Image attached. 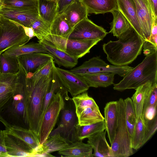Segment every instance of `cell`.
<instances>
[{
	"label": "cell",
	"instance_id": "cell-41",
	"mask_svg": "<svg viewBox=\"0 0 157 157\" xmlns=\"http://www.w3.org/2000/svg\"><path fill=\"white\" fill-rule=\"evenodd\" d=\"M0 64L1 72L3 73H15L19 71L17 59L6 58L2 53L0 55Z\"/></svg>",
	"mask_w": 157,
	"mask_h": 157
},
{
	"label": "cell",
	"instance_id": "cell-35",
	"mask_svg": "<svg viewBox=\"0 0 157 157\" xmlns=\"http://www.w3.org/2000/svg\"><path fill=\"white\" fill-rule=\"evenodd\" d=\"M145 130L146 126L142 115L137 118L131 136V144L133 149L137 150L142 146Z\"/></svg>",
	"mask_w": 157,
	"mask_h": 157
},
{
	"label": "cell",
	"instance_id": "cell-2",
	"mask_svg": "<svg viewBox=\"0 0 157 157\" xmlns=\"http://www.w3.org/2000/svg\"><path fill=\"white\" fill-rule=\"evenodd\" d=\"M26 75L20 72L12 94L0 109V121L6 126H15L29 129L26 111Z\"/></svg>",
	"mask_w": 157,
	"mask_h": 157
},
{
	"label": "cell",
	"instance_id": "cell-40",
	"mask_svg": "<svg viewBox=\"0 0 157 157\" xmlns=\"http://www.w3.org/2000/svg\"><path fill=\"white\" fill-rule=\"evenodd\" d=\"M51 25L39 17L33 22L30 27L33 29L35 36L40 40L50 34Z\"/></svg>",
	"mask_w": 157,
	"mask_h": 157
},
{
	"label": "cell",
	"instance_id": "cell-42",
	"mask_svg": "<svg viewBox=\"0 0 157 157\" xmlns=\"http://www.w3.org/2000/svg\"><path fill=\"white\" fill-rule=\"evenodd\" d=\"M157 106V83H154L145 100L142 112Z\"/></svg>",
	"mask_w": 157,
	"mask_h": 157
},
{
	"label": "cell",
	"instance_id": "cell-22",
	"mask_svg": "<svg viewBox=\"0 0 157 157\" xmlns=\"http://www.w3.org/2000/svg\"><path fill=\"white\" fill-rule=\"evenodd\" d=\"M118 10L129 23L131 27L142 39V34L137 19L134 0H117Z\"/></svg>",
	"mask_w": 157,
	"mask_h": 157
},
{
	"label": "cell",
	"instance_id": "cell-27",
	"mask_svg": "<svg viewBox=\"0 0 157 157\" xmlns=\"http://www.w3.org/2000/svg\"><path fill=\"white\" fill-rule=\"evenodd\" d=\"M81 1L86 7L88 14H104L118 9L117 0Z\"/></svg>",
	"mask_w": 157,
	"mask_h": 157
},
{
	"label": "cell",
	"instance_id": "cell-45",
	"mask_svg": "<svg viewBox=\"0 0 157 157\" xmlns=\"http://www.w3.org/2000/svg\"><path fill=\"white\" fill-rule=\"evenodd\" d=\"M0 157H8L5 145L3 131L0 130Z\"/></svg>",
	"mask_w": 157,
	"mask_h": 157
},
{
	"label": "cell",
	"instance_id": "cell-12",
	"mask_svg": "<svg viewBox=\"0 0 157 157\" xmlns=\"http://www.w3.org/2000/svg\"><path fill=\"white\" fill-rule=\"evenodd\" d=\"M136 15L142 34V39L147 41L150 37L154 15L149 0H134Z\"/></svg>",
	"mask_w": 157,
	"mask_h": 157
},
{
	"label": "cell",
	"instance_id": "cell-8",
	"mask_svg": "<svg viewBox=\"0 0 157 157\" xmlns=\"http://www.w3.org/2000/svg\"><path fill=\"white\" fill-rule=\"evenodd\" d=\"M29 40L22 25L0 15V53L12 47L24 45Z\"/></svg>",
	"mask_w": 157,
	"mask_h": 157
},
{
	"label": "cell",
	"instance_id": "cell-31",
	"mask_svg": "<svg viewBox=\"0 0 157 157\" xmlns=\"http://www.w3.org/2000/svg\"><path fill=\"white\" fill-rule=\"evenodd\" d=\"M80 126L90 125L104 120L98 105L84 109L77 117Z\"/></svg>",
	"mask_w": 157,
	"mask_h": 157
},
{
	"label": "cell",
	"instance_id": "cell-19",
	"mask_svg": "<svg viewBox=\"0 0 157 157\" xmlns=\"http://www.w3.org/2000/svg\"><path fill=\"white\" fill-rule=\"evenodd\" d=\"M104 122L106 132L111 144L114 138L117 126L118 109L117 101L107 103L104 108Z\"/></svg>",
	"mask_w": 157,
	"mask_h": 157
},
{
	"label": "cell",
	"instance_id": "cell-1",
	"mask_svg": "<svg viewBox=\"0 0 157 157\" xmlns=\"http://www.w3.org/2000/svg\"><path fill=\"white\" fill-rule=\"evenodd\" d=\"M118 38L117 40L104 44L103 51L113 65L127 66L141 54L145 41L131 27Z\"/></svg>",
	"mask_w": 157,
	"mask_h": 157
},
{
	"label": "cell",
	"instance_id": "cell-50",
	"mask_svg": "<svg viewBox=\"0 0 157 157\" xmlns=\"http://www.w3.org/2000/svg\"></svg>",
	"mask_w": 157,
	"mask_h": 157
},
{
	"label": "cell",
	"instance_id": "cell-37",
	"mask_svg": "<svg viewBox=\"0 0 157 157\" xmlns=\"http://www.w3.org/2000/svg\"><path fill=\"white\" fill-rule=\"evenodd\" d=\"M124 101L126 124L128 132L132 136L136 121V113L131 98H127L124 100Z\"/></svg>",
	"mask_w": 157,
	"mask_h": 157
},
{
	"label": "cell",
	"instance_id": "cell-14",
	"mask_svg": "<svg viewBox=\"0 0 157 157\" xmlns=\"http://www.w3.org/2000/svg\"><path fill=\"white\" fill-rule=\"evenodd\" d=\"M8 157H36V152L20 138L3 131Z\"/></svg>",
	"mask_w": 157,
	"mask_h": 157
},
{
	"label": "cell",
	"instance_id": "cell-46",
	"mask_svg": "<svg viewBox=\"0 0 157 157\" xmlns=\"http://www.w3.org/2000/svg\"><path fill=\"white\" fill-rule=\"evenodd\" d=\"M22 26L24 29L25 34L29 37V40L35 36L34 31L31 27Z\"/></svg>",
	"mask_w": 157,
	"mask_h": 157
},
{
	"label": "cell",
	"instance_id": "cell-48",
	"mask_svg": "<svg viewBox=\"0 0 157 157\" xmlns=\"http://www.w3.org/2000/svg\"><path fill=\"white\" fill-rule=\"evenodd\" d=\"M3 6V0H0V8Z\"/></svg>",
	"mask_w": 157,
	"mask_h": 157
},
{
	"label": "cell",
	"instance_id": "cell-32",
	"mask_svg": "<svg viewBox=\"0 0 157 157\" xmlns=\"http://www.w3.org/2000/svg\"><path fill=\"white\" fill-rule=\"evenodd\" d=\"M114 75L110 74H93L81 76L89 87H106L113 84Z\"/></svg>",
	"mask_w": 157,
	"mask_h": 157
},
{
	"label": "cell",
	"instance_id": "cell-18",
	"mask_svg": "<svg viewBox=\"0 0 157 157\" xmlns=\"http://www.w3.org/2000/svg\"><path fill=\"white\" fill-rule=\"evenodd\" d=\"M19 71L15 73H0V109L9 99L19 80Z\"/></svg>",
	"mask_w": 157,
	"mask_h": 157
},
{
	"label": "cell",
	"instance_id": "cell-10",
	"mask_svg": "<svg viewBox=\"0 0 157 157\" xmlns=\"http://www.w3.org/2000/svg\"><path fill=\"white\" fill-rule=\"evenodd\" d=\"M108 33L103 27L95 24L87 17L73 27L68 38L101 41Z\"/></svg>",
	"mask_w": 157,
	"mask_h": 157
},
{
	"label": "cell",
	"instance_id": "cell-15",
	"mask_svg": "<svg viewBox=\"0 0 157 157\" xmlns=\"http://www.w3.org/2000/svg\"><path fill=\"white\" fill-rule=\"evenodd\" d=\"M16 59L19 69L27 74L33 73L40 67L53 58L48 53L34 52L19 56Z\"/></svg>",
	"mask_w": 157,
	"mask_h": 157
},
{
	"label": "cell",
	"instance_id": "cell-11",
	"mask_svg": "<svg viewBox=\"0 0 157 157\" xmlns=\"http://www.w3.org/2000/svg\"><path fill=\"white\" fill-rule=\"evenodd\" d=\"M55 72L63 87L73 97L86 91L89 87L82 77L70 71L54 66Z\"/></svg>",
	"mask_w": 157,
	"mask_h": 157
},
{
	"label": "cell",
	"instance_id": "cell-44",
	"mask_svg": "<svg viewBox=\"0 0 157 157\" xmlns=\"http://www.w3.org/2000/svg\"><path fill=\"white\" fill-rule=\"evenodd\" d=\"M77 0H59L58 4V13H63L68 6Z\"/></svg>",
	"mask_w": 157,
	"mask_h": 157
},
{
	"label": "cell",
	"instance_id": "cell-38",
	"mask_svg": "<svg viewBox=\"0 0 157 157\" xmlns=\"http://www.w3.org/2000/svg\"><path fill=\"white\" fill-rule=\"evenodd\" d=\"M3 6L14 9L29 10L36 9L38 0H3Z\"/></svg>",
	"mask_w": 157,
	"mask_h": 157
},
{
	"label": "cell",
	"instance_id": "cell-47",
	"mask_svg": "<svg viewBox=\"0 0 157 157\" xmlns=\"http://www.w3.org/2000/svg\"><path fill=\"white\" fill-rule=\"evenodd\" d=\"M153 14L157 17V0H149Z\"/></svg>",
	"mask_w": 157,
	"mask_h": 157
},
{
	"label": "cell",
	"instance_id": "cell-3",
	"mask_svg": "<svg viewBox=\"0 0 157 157\" xmlns=\"http://www.w3.org/2000/svg\"><path fill=\"white\" fill-rule=\"evenodd\" d=\"M54 66L49 75L43 77L34 84L27 77L26 111L29 128L38 137L44 99L53 77Z\"/></svg>",
	"mask_w": 157,
	"mask_h": 157
},
{
	"label": "cell",
	"instance_id": "cell-4",
	"mask_svg": "<svg viewBox=\"0 0 157 157\" xmlns=\"http://www.w3.org/2000/svg\"><path fill=\"white\" fill-rule=\"evenodd\" d=\"M157 83V52L146 56L143 61L133 68L113 89L119 91L136 89L148 81Z\"/></svg>",
	"mask_w": 157,
	"mask_h": 157
},
{
	"label": "cell",
	"instance_id": "cell-24",
	"mask_svg": "<svg viewBox=\"0 0 157 157\" xmlns=\"http://www.w3.org/2000/svg\"><path fill=\"white\" fill-rule=\"evenodd\" d=\"M38 42L46 49L48 53L52 56L55 63L59 67L63 66L66 68H71L77 64L78 59L44 42L39 40Z\"/></svg>",
	"mask_w": 157,
	"mask_h": 157
},
{
	"label": "cell",
	"instance_id": "cell-43",
	"mask_svg": "<svg viewBox=\"0 0 157 157\" xmlns=\"http://www.w3.org/2000/svg\"><path fill=\"white\" fill-rule=\"evenodd\" d=\"M146 130L142 146H143L152 137L157 129V117L156 116L153 119L144 121Z\"/></svg>",
	"mask_w": 157,
	"mask_h": 157
},
{
	"label": "cell",
	"instance_id": "cell-23",
	"mask_svg": "<svg viewBox=\"0 0 157 157\" xmlns=\"http://www.w3.org/2000/svg\"><path fill=\"white\" fill-rule=\"evenodd\" d=\"M105 130L88 138L87 144L94 150L93 157H111V149L105 137Z\"/></svg>",
	"mask_w": 157,
	"mask_h": 157
},
{
	"label": "cell",
	"instance_id": "cell-25",
	"mask_svg": "<svg viewBox=\"0 0 157 157\" xmlns=\"http://www.w3.org/2000/svg\"><path fill=\"white\" fill-rule=\"evenodd\" d=\"M93 148L88 144L82 141L71 142L65 148L58 151L62 156L68 157H93Z\"/></svg>",
	"mask_w": 157,
	"mask_h": 157
},
{
	"label": "cell",
	"instance_id": "cell-29",
	"mask_svg": "<svg viewBox=\"0 0 157 157\" xmlns=\"http://www.w3.org/2000/svg\"><path fill=\"white\" fill-rule=\"evenodd\" d=\"M37 9L39 17L51 25L58 15V3L51 0H38Z\"/></svg>",
	"mask_w": 157,
	"mask_h": 157
},
{
	"label": "cell",
	"instance_id": "cell-34",
	"mask_svg": "<svg viewBox=\"0 0 157 157\" xmlns=\"http://www.w3.org/2000/svg\"><path fill=\"white\" fill-rule=\"evenodd\" d=\"M113 18L109 33L118 38L131 27L127 19L118 9L113 11Z\"/></svg>",
	"mask_w": 157,
	"mask_h": 157
},
{
	"label": "cell",
	"instance_id": "cell-33",
	"mask_svg": "<svg viewBox=\"0 0 157 157\" xmlns=\"http://www.w3.org/2000/svg\"><path fill=\"white\" fill-rule=\"evenodd\" d=\"M72 29L62 13L58 14L52 23L50 34L68 38Z\"/></svg>",
	"mask_w": 157,
	"mask_h": 157
},
{
	"label": "cell",
	"instance_id": "cell-36",
	"mask_svg": "<svg viewBox=\"0 0 157 157\" xmlns=\"http://www.w3.org/2000/svg\"><path fill=\"white\" fill-rule=\"evenodd\" d=\"M72 100L75 106L77 117L84 109L98 105L94 99L88 95L87 91L73 97Z\"/></svg>",
	"mask_w": 157,
	"mask_h": 157
},
{
	"label": "cell",
	"instance_id": "cell-26",
	"mask_svg": "<svg viewBox=\"0 0 157 157\" xmlns=\"http://www.w3.org/2000/svg\"><path fill=\"white\" fill-rule=\"evenodd\" d=\"M63 13L72 28L87 17L88 14L86 7L81 0H77L71 4Z\"/></svg>",
	"mask_w": 157,
	"mask_h": 157
},
{
	"label": "cell",
	"instance_id": "cell-16",
	"mask_svg": "<svg viewBox=\"0 0 157 157\" xmlns=\"http://www.w3.org/2000/svg\"><path fill=\"white\" fill-rule=\"evenodd\" d=\"M60 121L57 127L51 134L58 132L70 143L71 133L78 119L75 111L71 107L65 108L62 110Z\"/></svg>",
	"mask_w": 157,
	"mask_h": 157
},
{
	"label": "cell",
	"instance_id": "cell-9",
	"mask_svg": "<svg viewBox=\"0 0 157 157\" xmlns=\"http://www.w3.org/2000/svg\"><path fill=\"white\" fill-rule=\"evenodd\" d=\"M133 68L128 65L117 66L109 64L97 56L85 61L80 66L70 71L81 76L89 74H110L123 77Z\"/></svg>",
	"mask_w": 157,
	"mask_h": 157
},
{
	"label": "cell",
	"instance_id": "cell-39",
	"mask_svg": "<svg viewBox=\"0 0 157 157\" xmlns=\"http://www.w3.org/2000/svg\"><path fill=\"white\" fill-rule=\"evenodd\" d=\"M55 65L53 59H52L40 67L34 72L30 73L28 78L31 83L34 84L43 77L49 75Z\"/></svg>",
	"mask_w": 157,
	"mask_h": 157
},
{
	"label": "cell",
	"instance_id": "cell-13",
	"mask_svg": "<svg viewBox=\"0 0 157 157\" xmlns=\"http://www.w3.org/2000/svg\"><path fill=\"white\" fill-rule=\"evenodd\" d=\"M0 15L21 25L30 27L39 17L37 8L25 10L3 6L0 9Z\"/></svg>",
	"mask_w": 157,
	"mask_h": 157
},
{
	"label": "cell",
	"instance_id": "cell-5",
	"mask_svg": "<svg viewBox=\"0 0 157 157\" xmlns=\"http://www.w3.org/2000/svg\"><path fill=\"white\" fill-rule=\"evenodd\" d=\"M118 122L115 136L111 145V157H128L133 154L131 136L125 119L124 103L122 98L117 101Z\"/></svg>",
	"mask_w": 157,
	"mask_h": 157
},
{
	"label": "cell",
	"instance_id": "cell-49",
	"mask_svg": "<svg viewBox=\"0 0 157 157\" xmlns=\"http://www.w3.org/2000/svg\"><path fill=\"white\" fill-rule=\"evenodd\" d=\"M51 0L55 1L58 3V2L59 0Z\"/></svg>",
	"mask_w": 157,
	"mask_h": 157
},
{
	"label": "cell",
	"instance_id": "cell-30",
	"mask_svg": "<svg viewBox=\"0 0 157 157\" xmlns=\"http://www.w3.org/2000/svg\"><path fill=\"white\" fill-rule=\"evenodd\" d=\"M153 84L151 82L149 81L135 89L136 92L131 98L135 107L136 118L142 115L145 100Z\"/></svg>",
	"mask_w": 157,
	"mask_h": 157
},
{
	"label": "cell",
	"instance_id": "cell-20",
	"mask_svg": "<svg viewBox=\"0 0 157 157\" xmlns=\"http://www.w3.org/2000/svg\"><path fill=\"white\" fill-rule=\"evenodd\" d=\"M69 141L58 132L51 134L46 141L41 144V150L37 157H54L50 154L67 147Z\"/></svg>",
	"mask_w": 157,
	"mask_h": 157
},
{
	"label": "cell",
	"instance_id": "cell-21",
	"mask_svg": "<svg viewBox=\"0 0 157 157\" xmlns=\"http://www.w3.org/2000/svg\"><path fill=\"white\" fill-rule=\"evenodd\" d=\"M104 121L90 125L80 126L78 123L75 125L71 133L70 142L82 141L105 130Z\"/></svg>",
	"mask_w": 157,
	"mask_h": 157
},
{
	"label": "cell",
	"instance_id": "cell-17",
	"mask_svg": "<svg viewBox=\"0 0 157 157\" xmlns=\"http://www.w3.org/2000/svg\"><path fill=\"white\" fill-rule=\"evenodd\" d=\"M5 132L21 139L34 150L37 154L41 151L39 137L31 130L15 126H5Z\"/></svg>",
	"mask_w": 157,
	"mask_h": 157
},
{
	"label": "cell",
	"instance_id": "cell-28",
	"mask_svg": "<svg viewBox=\"0 0 157 157\" xmlns=\"http://www.w3.org/2000/svg\"><path fill=\"white\" fill-rule=\"evenodd\" d=\"M34 52L47 53L46 49L39 42H31L24 45L10 48L3 52L2 54L5 57L16 59L20 56Z\"/></svg>",
	"mask_w": 157,
	"mask_h": 157
},
{
	"label": "cell",
	"instance_id": "cell-7",
	"mask_svg": "<svg viewBox=\"0 0 157 157\" xmlns=\"http://www.w3.org/2000/svg\"><path fill=\"white\" fill-rule=\"evenodd\" d=\"M39 41L63 51L78 59L89 53L91 48L100 41L98 40H84L66 38L51 34Z\"/></svg>",
	"mask_w": 157,
	"mask_h": 157
},
{
	"label": "cell",
	"instance_id": "cell-6",
	"mask_svg": "<svg viewBox=\"0 0 157 157\" xmlns=\"http://www.w3.org/2000/svg\"><path fill=\"white\" fill-rule=\"evenodd\" d=\"M67 93L63 87L53 93L42 118L40 128L39 137L41 144L48 138L54 128L60 112L64 107L63 96Z\"/></svg>",
	"mask_w": 157,
	"mask_h": 157
}]
</instances>
